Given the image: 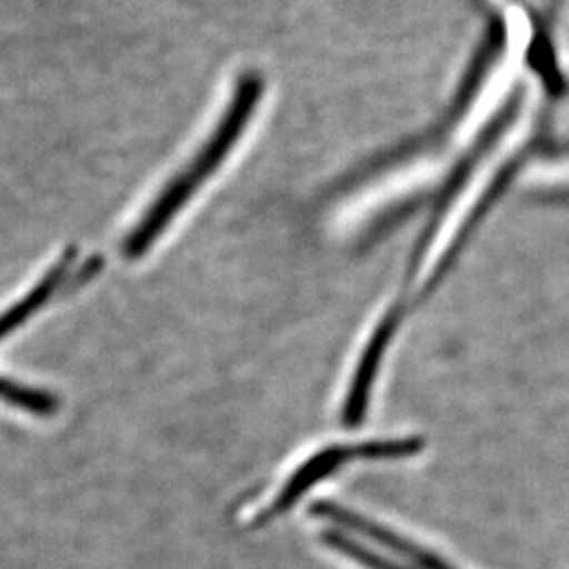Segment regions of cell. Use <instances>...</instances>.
Returning <instances> with one entry per match:
<instances>
[{
	"mask_svg": "<svg viewBox=\"0 0 569 569\" xmlns=\"http://www.w3.org/2000/svg\"><path fill=\"white\" fill-rule=\"evenodd\" d=\"M264 96V79L258 72H244L237 82L234 96L226 106L220 124L211 131L201 150L182 167L161 194L146 209L138 226L124 237L122 256L127 260H140L143 253L157 243L173 218L182 211L188 201L199 192V188L224 164L230 150L239 143L249 121L253 119L258 103Z\"/></svg>",
	"mask_w": 569,
	"mask_h": 569,
	"instance_id": "1",
	"label": "cell"
},
{
	"mask_svg": "<svg viewBox=\"0 0 569 569\" xmlns=\"http://www.w3.org/2000/svg\"><path fill=\"white\" fill-rule=\"evenodd\" d=\"M529 129H531V108H526L521 112V117L510 124L502 142L498 143L491 150L488 159L472 171V176H470L467 186L462 188V192L453 199V203L449 204V211L443 216L437 234L432 237V243L428 244V256L430 253L437 256L435 258V272H439L446 264L449 247L456 243V239L462 232L468 218L477 211L481 199L488 194L498 171L509 163L510 154H515V150H519L521 143L526 142Z\"/></svg>",
	"mask_w": 569,
	"mask_h": 569,
	"instance_id": "2",
	"label": "cell"
},
{
	"mask_svg": "<svg viewBox=\"0 0 569 569\" xmlns=\"http://www.w3.org/2000/svg\"><path fill=\"white\" fill-rule=\"evenodd\" d=\"M422 439H401V441H371L361 446H336L312 456L305 467L298 468L291 479L284 483L272 505L262 512L258 523H268L291 509L308 489L323 481L327 475L350 462V460H395L422 451Z\"/></svg>",
	"mask_w": 569,
	"mask_h": 569,
	"instance_id": "3",
	"label": "cell"
},
{
	"mask_svg": "<svg viewBox=\"0 0 569 569\" xmlns=\"http://www.w3.org/2000/svg\"><path fill=\"white\" fill-rule=\"evenodd\" d=\"M399 326V308L395 306L387 317L382 319V323L373 331L371 340L367 342L366 352L359 361L352 387L348 392V399L345 403V425L346 427H357L363 416H366L367 403H369V392L373 387V380L378 376V369L382 363V357L387 352L388 345L392 340V333Z\"/></svg>",
	"mask_w": 569,
	"mask_h": 569,
	"instance_id": "4",
	"label": "cell"
},
{
	"mask_svg": "<svg viewBox=\"0 0 569 569\" xmlns=\"http://www.w3.org/2000/svg\"><path fill=\"white\" fill-rule=\"evenodd\" d=\"M310 512H312L315 517L333 521V523H338V526H342V528L352 529V531H357V533H361V536H367V538L376 540L378 545H382V547H387V549L403 555L406 559H409L411 563H416L418 568L453 569L449 568L448 563H443L437 555H430L427 550L420 549L418 545H411L406 538L392 533L390 529L382 528V526L369 521V519L357 515V512H352V510L342 509V507L331 505V502H319V505L312 507Z\"/></svg>",
	"mask_w": 569,
	"mask_h": 569,
	"instance_id": "5",
	"label": "cell"
},
{
	"mask_svg": "<svg viewBox=\"0 0 569 569\" xmlns=\"http://www.w3.org/2000/svg\"><path fill=\"white\" fill-rule=\"evenodd\" d=\"M0 399L9 406L21 407L37 416H51L58 411V399L53 395L21 387L2 378H0Z\"/></svg>",
	"mask_w": 569,
	"mask_h": 569,
	"instance_id": "6",
	"label": "cell"
},
{
	"mask_svg": "<svg viewBox=\"0 0 569 569\" xmlns=\"http://www.w3.org/2000/svg\"><path fill=\"white\" fill-rule=\"evenodd\" d=\"M323 542H326L327 547H331V549L342 552L346 557L355 559L357 563H361L367 569H407L403 566H399V563H395V561H388V559L380 557L378 552H373V550H369L367 547H361L359 542L346 538L345 533L333 531V529L323 533Z\"/></svg>",
	"mask_w": 569,
	"mask_h": 569,
	"instance_id": "7",
	"label": "cell"
},
{
	"mask_svg": "<svg viewBox=\"0 0 569 569\" xmlns=\"http://www.w3.org/2000/svg\"><path fill=\"white\" fill-rule=\"evenodd\" d=\"M528 178L533 183H549V186L563 183L566 186L569 183V159L536 164L529 169Z\"/></svg>",
	"mask_w": 569,
	"mask_h": 569,
	"instance_id": "8",
	"label": "cell"
}]
</instances>
